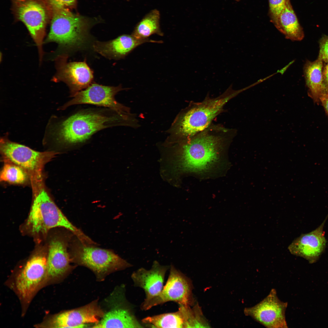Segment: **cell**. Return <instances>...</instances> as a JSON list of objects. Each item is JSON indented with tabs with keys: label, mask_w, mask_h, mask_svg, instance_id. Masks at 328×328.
Masks as SVG:
<instances>
[{
	"label": "cell",
	"mask_w": 328,
	"mask_h": 328,
	"mask_svg": "<svg viewBox=\"0 0 328 328\" xmlns=\"http://www.w3.org/2000/svg\"><path fill=\"white\" fill-rule=\"evenodd\" d=\"M47 257L46 246L38 247L16 276L15 289L24 301L29 302L47 278Z\"/></svg>",
	"instance_id": "9"
},
{
	"label": "cell",
	"mask_w": 328,
	"mask_h": 328,
	"mask_svg": "<svg viewBox=\"0 0 328 328\" xmlns=\"http://www.w3.org/2000/svg\"><path fill=\"white\" fill-rule=\"evenodd\" d=\"M319 51L318 58L324 63L328 62V36L323 37L319 42Z\"/></svg>",
	"instance_id": "27"
},
{
	"label": "cell",
	"mask_w": 328,
	"mask_h": 328,
	"mask_svg": "<svg viewBox=\"0 0 328 328\" xmlns=\"http://www.w3.org/2000/svg\"><path fill=\"white\" fill-rule=\"evenodd\" d=\"M323 82L327 92H328V62L323 67Z\"/></svg>",
	"instance_id": "29"
},
{
	"label": "cell",
	"mask_w": 328,
	"mask_h": 328,
	"mask_svg": "<svg viewBox=\"0 0 328 328\" xmlns=\"http://www.w3.org/2000/svg\"><path fill=\"white\" fill-rule=\"evenodd\" d=\"M104 313L96 299L84 306L56 314L41 326L51 328L86 327L89 324L98 323Z\"/></svg>",
	"instance_id": "14"
},
{
	"label": "cell",
	"mask_w": 328,
	"mask_h": 328,
	"mask_svg": "<svg viewBox=\"0 0 328 328\" xmlns=\"http://www.w3.org/2000/svg\"><path fill=\"white\" fill-rule=\"evenodd\" d=\"M69 247L72 262L90 269L99 281L113 272L132 266L112 251L84 244L77 237L71 239Z\"/></svg>",
	"instance_id": "6"
},
{
	"label": "cell",
	"mask_w": 328,
	"mask_h": 328,
	"mask_svg": "<svg viewBox=\"0 0 328 328\" xmlns=\"http://www.w3.org/2000/svg\"><path fill=\"white\" fill-rule=\"evenodd\" d=\"M42 180L32 182L34 197L28 217L22 226L25 234L38 242L46 238L50 230L61 227L68 230L82 242L91 244L93 241L68 219L49 195Z\"/></svg>",
	"instance_id": "3"
},
{
	"label": "cell",
	"mask_w": 328,
	"mask_h": 328,
	"mask_svg": "<svg viewBox=\"0 0 328 328\" xmlns=\"http://www.w3.org/2000/svg\"><path fill=\"white\" fill-rule=\"evenodd\" d=\"M319 102L323 106L328 115V92L323 94L319 98Z\"/></svg>",
	"instance_id": "28"
},
{
	"label": "cell",
	"mask_w": 328,
	"mask_h": 328,
	"mask_svg": "<svg viewBox=\"0 0 328 328\" xmlns=\"http://www.w3.org/2000/svg\"><path fill=\"white\" fill-rule=\"evenodd\" d=\"M68 55L63 54L56 59L57 70L53 78L56 82L65 83L70 90V96L73 97L78 92L85 89L93 82V72L83 61L68 62Z\"/></svg>",
	"instance_id": "12"
},
{
	"label": "cell",
	"mask_w": 328,
	"mask_h": 328,
	"mask_svg": "<svg viewBox=\"0 0 328 328\" xmlns=\"http://www.w3.org/2000/svg\"><path fill=\"white\" fill-rule=\"evenodd\" d=\"M170 266L161 265L155 261L151 268H141L133 272L131 276L134 285L144 290V300L149 299L158 295L162 291L166 273Z\"/></svg>",
	"instance_id": "18"
},
{
	"label": "cell",
	"mask_w": 328,
	"mask_h": 328,
	"mask_svg": "<svg viewBox=\"0 0 328 328\" xmlns=\"http://www.w3.org/2000/svg\"><path fill=\"white\" fill-rule=\"evenodd\" d=\"M328 214L321 224L312 231L301 235L289 246L292 254L302 257L313 263L316 262L325 250L326 240L323 227Z\"/></svg>",
	"instance_id": "16"
},
{
	"label": "cell",
	"mask_w": 328,
	"mask_h": 328,
	"mask_svg": "<svg viewBox=\"0 0 328 328\" xmlns=\"http://www.w3.org/2000/svg\"><path fill=\"white\" fill-rule=\"evenodd\" d=\"M160 14L157 9L151 10L145 15L134 28L132 35L139 39H146L153 34L163 36L160 26Z\"/></svg>",
	"instance_id": "23"
},
{
	"label": "cell",
	"mask_w": 328,
	"mask_h": 328,
	"mask_svg": "<svg viewBox=\"0 0 328 328\" xmlns=\"http://www.w3.org/2000/svg\"><path fill=\"white\" fill-rule=\"evenodd\" d=\"M15 19L22 22L36 43L39 61L43 55L42 45L47 24L51 18L53 9L47 0H11Z\"/></svg>",
	"instance_id": "7"
},
{
	"label": "cell",
	"mask_w": 328,
	"mask_h": 328,
	"mask_svg": "<svg viewBox=\"0 0 328 328\" xmlns=\"http://www.w3.org/2000/svg\"><path fill=\"white\" fill-rule=\"evenodd\" d=\"M323 62L318 58L314 61L307 60L304 66V73L309 94L315 102H319V98L327 92L323 80Z\"/></svg>",
	"instance_id": "21"
},
{
	"label": "cell",
	"mask_w": 328,
	"mask_h": 328,
	"mask_svg": "<svg viewBox=\"0 0 328 328\" xmlns=\"http://www.w3.org/2000/svg\"><path fill=\"white\" fill-rule=\"evenodd\" d=\"M62 233L52 234L46 245L47 250V278L58 279L66 276L73 269L68 250L72 237Z\"/></svg>",
	"instance_id": "13"
},
{
	"label": "cell",
	"mask_w": 328,
	"mask_h": 328,
	"mask_svg": "<svg viewBox=\"0 0 328 328\" xmlns=\"http://www.w3.org/2000/svg\"><path fill=\"white\" fill-rule=\"evenodd\" d=\"M94 328H144L145 326L139 320L133 308L125 300L124 294L118 304L104 313Z\"/></svg>",
	"instance_id": "19"
},
{
	"label": "cell",
	"mask_w": 328,
	"mask_h": 328,
	"mask_svg": "<svg viewBox=\"0 0 328 328\" xmlns=\"http://www.w3.org/2000/svg\"><path fill=\"white\" fill-rule=\"evenodd\" d=\"M269 15L271 21L272 23L278 18L284 9L286 0H268Z\"/></svg>",
	"instance_id": "25"
},
{
	"label": "cell",
	"mask_w": 328,
	"mask_h": 328,
	"mask_svg": "<svg viewBox=\"0 0 328 328\" xmlns=\"http://www.w3.org/2000/svg\"><path fill=\"white\" fill-rule=\"evenodd\" d=\"M178 311L148 316L141 321L146 327L187 328V317L186 306L179 305Z\"/></svg>",
	"instance_id": "22"
},
{
	"label": "cell",
	"mask_w": 328,
	"mask_h": 328,
	"mask_svg": "<svg viewBox=\"0 0 328 328\" xmlns=\"http://www.w3.org/2000/svg\"><path fill=\"white\" fill-rule=\"evenodd\" d=\"M135 118L121 115L109 108L78 112L59 125L56 131L61 143L75 145L84 142L92 135L105 128L118 126L134 127Z\"/></svg>",
	"instance_id": "4"
},
{
	"label": "cell",
	"mask_w": 328,
	"mask_h": 328,
	"mask_svg": "<svg viewBox=\"0 0 328 328\" xmlns=\"http://www.w3.org/2000/svg\"><path fill=\"white\" fill-rule=\"evenodd\" d=\"M147 42L161 43L162 41L149 38L139 39L132 34H123L109 41H95L92 48L95 52L107 58L119 60L124 58L137 46Z\"/></svg>",
	"instance_id": "17"
},
{
	"label": "cell",
	"mask_w": 328,
	"mask_h": 328,
	"mask_svg": "<svg viewBox=\"0 0 328 328\" xmlns=\"http://www.w3.org/2000/svg\"><path fill=\"white\" fill-rule=\"evenodd\" d=\"M286 39L300 41L304 36L290 0H286L285 6L277 19L272 23Z\"/></svg>",
	"instance_id": "20"
},
{
	"label": "cell",
	"mask_w": 328,
	"mask_h": 328,
	"mask_svg": "<svg viewBox=\"0 0 328 328\" xmlns=\"http://www.w3.org/2000/svg\"><path fill=\"white\" fill-rule=\"evenodd\" d=\"M65 9H53L50 32L46 42H55L68 50L84 49L90 41L92 21Z\"/></svg>",
	"instance_id": "5"
},
{
	"label": "cell",
	"mask_w": 328,
	"mask_h": 328,
	"mask_svg": "<svg viewBox=\"0 0 328 328\" xmlns=\"http://www.w3.org/2000/svg\"><path fill=\"white\" fill-rule=\"evenodd\" d=\"M287 302L280 301L273 289L255 306L244 309L245 314L268 328H287L285 317Z\"/></svg>",
	"instance_id": "15"
},
{
	"label": "cell",
	"mask_w": 328,
	"mask_h": 328,
	"mask_svg": "<svg viewBox=\"0 0 328 328\" xmlns=\"http://www.w3.org/2000/svg\"><path fill=\"white\" fill-rule=\"evenodd\" d=\"M124 89L121 85L107 86L93 83L85 89L77 93L62 109L74 105L92 104L107 108L122 115H134L128 107L118 102L115 99L116 95Z\"/></svg>",
	"instance_id": "11"
},
{
	"label": "cell",
	"mask_w": 328,
	"mask_h": 328,
	"mask_svg": "<svg viewBox=\"0 0 328 328\" xmlns=\"http://www.w3.org/2000/svg\"><path fill=\"white\" fill-rule=\"evenodd\" d=\"M169 277L165 285L157 296L144 300L140 306L143 310L168 302L190 306L193 302L192 285L190 280L172 265L170 266Z\"/></svg>",
	"instance_id": "10"
},
{
	"label": "cell",
	"mask_w": 328,
	"mask_h": 328,
	"mask_svg": "<svg viewBox=\"0 0 328 328\" xmlns=\"http://www.w3.org/2000/svg\"><path fill=\"white\" fill-rule=\"evenodd\" d=\"M52 9H65L70 10L75 8L77 0H47Z\"/></svg>",
	"instance_id": "26"
},
{
	"label": "cell",
	"mask_w": 328,
	"mask_h": 328,
	"mask_svg": "<svg viewBox=\"0 0 328 328\" xmlns=\"http://www.w3.org/2000/svg\"><path fill=\"white\" fill-rule=\"evenodd\" d=\"M235 0V1H237V2H238V1H240L241 0Z\"/></svg>",
	"instance_id": "30"
},
{
	"label": "cell",
	"mask_w": 328,
	"mask_h": 328,
	"mask_svg": "<svg viewBox=\"0 0 328 328\" xmlns=\"http://www.w3.org/2000/svg\"><path fill=\"white\" fill-rule=\"evenodd\" d=\"M237 133L235 129L212 123L192 137L173 143L179 155L178 167L196 173L209 170L218 162Z\"/></svg>",
	"instance_id": "1"
},
{
	"label": "cell",
	"mask_w": 328,
	"mask_h": 328,
	"mask_svg": "<svg viewBox=\"0 0 328 328\" xmlns=\"http://www.w3.org/2000/svg\"><path fill=\"white\" fill-rule=\"evenodd\" d=\"M246 90H235L231 85L222 94L214 98L207 94L201 102H190L178 114L167 131V142L175 143L187 139L201 132L224 112L226 104Z\"/></svg>",
	"instance_id": "2"
},
{
	"label": "cell",
	"mask_w": 328,
	"mask_h": 328,
	"mask_svg": "<svg viewBox=\"0 0 328 328\" xmlns=\"http://www.w3.org/2000/svg\"><path fill=\"white\" fill-rule=\"evenodd\" d=\"M28 175L21 167L12 162H5L0 173V180L13 184H22L27 179Z\"/></svg>",
	"instance_id": "24"
},
{
	"label": "cell",
	"mask_w": 328,
	"mask_h": 328,
	"mask_svg": "<svg viewBox=\"0 0 328 328\" xmlns=\"http://www.w3.org/2000/svg\"><path fill=\"white\" fill-rule=\"evenodd\" d=\"M0 148L4 161L10 162L22 168L32 181L42 179L44 166L55 154L52 152L36 151L5 137L1 139Z\"/></svg>",
	"instance_id": "8"
}]
</instances>
